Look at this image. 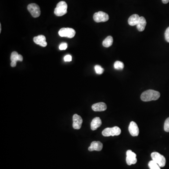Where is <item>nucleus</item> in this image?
Masks as SVG:
<instances>
[{
  "label": "nucleus",
  "mask_w": 169,
  "mask_h": 169,
  "mask_svg": "<svg viewBox=\"0 0 169 169\" xmlns=\"http://www.w3.org/2000/svg\"><path fill=\"white\" fill-rule=\"evenodd\" d=\"M160 97V93L154 90H148L144 92L140 96V99L143 101H149L158 100Z\"/></svg>",
  "instance_id": "1"
},
{
  "label": "nucleus",
  "mask_w": 169,
  "mask_h": 169,
  "mask_svg": "<svg viewBox=\"0 0 169 169\" xmlns=\"http://www.w3.org/2000/svg\"><path fill=\"white\" fill-rule=\"evenodd\" d=\"M67 4L64 1H60L57 5V7L54 10V13L58 17L63 16L67 12Z\"/></svg>",
  "instance_id": "2"
},
{
  "label": "nucleus",
  "mask_w": 169,
  "mask_h": 169,
  "mask_svg": "<svg viewBox=\"0 0 169 169\" xmlns=\"http://www.w3.org/2000/svg\"><path fill=\"white\" fill-rule=\"evenodd\" d=\"M121 131L119 127L118 126H114L112 128H105L102 132V135L105 137H109V136H118L121 134Z\"/></svg>",
  "instance_id": "3"
},
{
  "label": "nucleus",
  "mask_w": 169,
  "mask_h": 169,
  "mask_svg": "<svg viewBox=\"0 0 169 169\" xmlns=\"http://www.w3.org/2000/svg\"><path fill=\"white\" fill-rule=\"evenodd\" d=\"M151 157L152 160L158 164L160 167H165L166 164V159L164 156L157 152H154L152 153Z\"/></svg>",
  "instance_id": "4"
},
{
  "label": "nucleus",
  "mask_w": 169,
  "mask_h": 169,
  "mask_svg": "<svg viewBox=\"0 0 169 169\" xmlns=\"http://www.w3.org/2000/svg\"><path fill=\"white\" fill-rule=\"evenodd\" d=\"M58 34L61 37L72 38L76 35V31L71 28H62L59 30Z\"/></svg>",
  "instance_id": "5"
},
{
  "label": "nucleus",
  "mask_w": 169,
  "mask_h": 169,
  "mask_svg": "<svg viewBox=\"0 0 169 169\" xmlns=\"http://www.w3.org/2000/svg\"><path fill=\"white\" fill-rule=\"evenodd\" d=\"M93 18L96 22H105L109 20V16L108 14L104 12L99 11L98 12L95 13L94 14Z\"/></svg>",
  "instance_id": "6"
},
{
  "label": "nucleus",
  "mask_w": 169,
  "mask_h": 169,
  "mask_svg": "<svg viewBox=\"0 0 169 169\" xmlns=\"http://www.w3.org/2000/svg\"><path fill=\"white\" fill-rule=\"evenodd\" d=\"M27 10L34 18H38L40 15V8L37 4H29L27 6Z\"/></svg>",
  "instance_id": "7"
},
{
  "label": "nucleus",
  "mask_w": 169,
  "mask_h": 169,
  "mask_svg": "<svg viewBox=\"0 0 169 169\" xmlns=\"http://www.w3.org/2000/svg\"><path fill=\"white\" fill-rule=\"evenodd\" d=\"M136 157H137L136 154L133 152L131 150H127L126 152V158L127 164L128 165H135L137 161Z\"/></svg>",
  "instance_id": "8"
},
{
  "label": "nucleus",
  "mask_w": 169,
  "mask_h": 169,
  "mask_svg": "<svg viewBox=\"0 0 169 169\" xmlns=\"http://www.w3.org/2000/svg\"><path fill=\"white\" fill-rule=\"evenodd\" d=\"M73 125L72 126L74 129H80L83 122L82 118L78 114L74 115L73 116Z\"/></svg>",
  "instance_id": "9"
},
{
  "label": "nucleus",
  "mask_w": 169,
  "mask_h": 169,
  "mask_svg": "<svg viewBox=\"0 0 169 169\" xmlns=\"http://www.w3.org/2000/svg\"><path fill=\"white\" fill-rule=\"evenodd\" d=\"M129 132L132 136H138L139 134V129L138 128V126L135 122L132 121L129 125Z\"/></svg>",
  "instance_id": "10"
},
{
  "label": "nucleus",
  "mask_w": 169,
  "mask_h": 169,
  "mask_svg": "<svg viewBox=\"0 0 169 169\" xmlns=\"http://www.w3.org/2000/svg\"><path fill=\"white\" fill-rule=\"evenodd\" d=\"M34 41L35 43L39 45L41 47H45L47 45L46 37L43 35H40L38 36L34 37Z\"/></svg>",
  "instance_id": "11"
},
{
  "label": "nucleus",
  "mask_w": 169,
  "mask_h": 169,
  "mask_svg": "<svg viewBox=\"0 0 169 169\" xmlns=\"http://www.w3.org/2000/svg\"><path fill=\"white\" fill-rule=\"evenodd\" d=\"M103 144L100 141H93L91 143L90 147L88 148L89 151H100L102 150Z\"/></svg>",
  "instance_id": "12"
},
{
  "label": "nucleus",
  "mask_w": 169,
  "mask_h": 169,
  "mask_svg": "<svg viewBox=\"0 0 169 169\" xmlns=\"http://www.w3.org/2000/svg\"><path fill=\"white\" fill-rule=\"evenodd\" d=\"M92 109L95 111H104L107 109V105L104 102H98L93 105Z\"/></svg>",
  "instance_id": "13"
},
{
  "label": "nucleus",
  "mask_w": 169,
  "mask_h": 169,
  "mask_svg": "<svg viewBox=\"0 0 169 169\" xmlns=\"http://www.w3.org/2000/svg\"><path fill=\"white\" fill-rule=\"evenodd\" d=\"M101 119L99 117H96L93 118L91 123V129L92 130H96L101 125Z\"/></svg>",
  "instance_id": "14"
},
{
  "label": "nucleus",
  "mask_w": 169,
  "mask_h": 169,
  "mask_svg": "<svg viewBox=\"0 0 169 169\" xmlns=\"http://www.w3.org/2000/svg\"><path fill=\"white\" fill-rule=\"evenodd\" d=\"M140 17L137 14H134L132 15L128 19V22L131 26H137Z\"/></svg>",
  "instance_id": "15"
},
{
  "label": "nucleus",
  "mask_w": 169,
  "mask_h": 169,
  "mask_svg": "<svg viewBox=\"0 0 169 169\" xmlns=\"http://www.w3.org/2000/svg\"><path fill=\"white\" fill-rule=\"evenodd\" d=\"M147 22L146 20L143 17H140L139 21L137 25V28L140 32H143L144 30L146 27Z\"/></svg>",
  "instance_id": "16"
},
{
  "label": "nucleus",
  "mask_w": 169,
  "mask_h": 169,
  "mask_svg": "<svg viewBox=\"0 0 169 169\" xmlns=\"http://www.w3.org/2000/svg\"><path fill=\"white\" fill-rule=\"evenodd\" d=\"M113 39L111 36H108L102 42V45L105 48H109L112 45Z\"/></svg>",
  "instance_id": "17"
},
{
  "label": "nucleus",
  "mask_w": 169,
  "mask_h": 169,
  "mask_svg": "<svg viewBox=\"0 0 169 169\" xmlns=\"http://www.w3.org/2000/svg\"><path fill=\"white\" fill-rule=\"evenodd\" d=\"M114 66L115 69L117 70H122L124 67V65H123V62H122L117 61L115 62Z\"/></svg>",
  "instance_id": "18"
},
{
  "label": "nucleus",
  "mask_w": 169,
  "mask_h": 169,
  "mask_svg": "<svg viewBox=\"0 0 169 169\" xmlns=\"http://www.w3.org/2000/svg\"><path fill=\"white\" fill-rule=\"evenodd\" d=\"M148 166L150 169H160V167L159 165L153 160L150 161L148 162Z\"/></svg>",
  "instance_id": "19"
},
{
  "label": "nucleus",
  "mask_w": 169,
  "mask_h": 169,
  "mask_svg": "<svg viewBox=\"0 0 169 169\" xmlns=\"http://www.w3.org/2000/svg\"><path fill=\"white\" fill-rule=\"evenodd\" d=\"M19 54L18 53V52L16 51H14L11 54V57H10V60L11 62L15 61L18 62V57Z\"/></svg>",
  "instance_id": "20"
},
{
  "label": "nucleus",
  "mask_w": 169,
  "mask_h": 169,
  "mask_svg": "<svg viewBox=\"0 0 169 169\" xmlns=\"http://www.w3.org/2000/svg\"><path fill=\"white\" fill-rule=\"evenodd\" d=\"M95 71L97 74L101 75L104 72V69L99 65H96L95 67Z\"/></svg>",
  "instance_id": "21"
},
{
  "label": "nucleus",
  "mask_w": 169,
  "mask_h": 169,
  "mask_svg": "<svg viewBox=\"0 0 169 169\" xmlns=\"http://www.w3.org/2000/svg\"><path fill=\"white\" fill-rule=\"evenodd\" d=\"M164 130L166 132H169V118L166 119L164 125Z\"/></svg>",
  "instance_id": "22"
},
{
  "label": "nucleus",
  "mask_w": 169,
  "mask_h": 169,
  "mask_svg": "<svg viewBox=\"0 0 169 169\" xmlns=\"http://www.w3.org/2000/svg\"><path fill=\"white\" fill-rule=\"evenodd\" d=\"M68 47V45L66 43H62L59 46V49L60 50H65Z\"/></svg>",
  "instance_id": "23"
},
{
  "label": "nucleus",
  "mask_w": 169,
  "mask_h": 169,
  "mask_svg": "<svg viewBox=\"0 0 169 169\" xmlns=\"http://www.w3.org/2000/svg\"><path fill=\"white\" fill-rule=\"evenodd\" d=\"M165 39L166 41L169 42V27L167 28L165 32Z\"/></svg>",
  "instance_id": "24"
},
{
  "label": "nucleus",
  "mask_w": 169,
  "mask_h": 169,
  "mask_svg": "<svg viewBox=\"0 0 169 169\" xmlns=\"http://www.w3.org/2000/svg\"><path fill=\"white\" fill-rule=\"evenodd\" d=\"M64 60L65 62H71L72 61V57L71 55H68L65 56L64 57Z\"/></svg>",
  "instance_id": "25"
},
{
  "label": "nucleus",
  "mask_w": 169,
  "mask_h": 169,
  "mask_svg": "<svg viewBox=\"0 0 169 169\" xmlns=\"http://www.w3.org/2000/svg\"><path fill=\"white\" fill-rule=\"evenodd\" d=\"M10 65H11V67H15V66H16V65H17V62H11V63H10Z\"/></svg>",
  "instance_id": "26"
},
{
  "label": "nucleus",
  "mask_w": 169,
  "mask_h": 169,
  "mask_svg": "<svg viewBox=\"0 0 169 169\" xmlns=\"http://www.w3.org/2000/svg\"><path fill=\"white\" fill-rule=\"evenodd\" d=\"M23 57L21 55H18V61L22 62L23 61Z\"/></svg>",
  "instance_id": "27"
},
{
  "label": "nucleus",
  "mask_w": 169,
  "mask_h": 169,
  "mask_svg": "<svg viewBox=\"0 0 169 169\" xmlns=\"http://www.w3.org/2000/svg\"><path fill=\"white\" fill-rule=\"evenodd\" d=\"M162 2L163 4H167L169 2V0H162Z\"/></svg>",
  "instance_id": "28"
},
{
  "label": "nucleus",
  "mask_w": 169,
  "mask_h": 169,
  "mask_svg": "<svg viewBox=\"0 0 169 169\" xmlns=\"http://www.w3.org/2000/svg\"><path fill=\"white\" fill-rule=\"evenodd\" d=\"M1 24H0V33L1 32Z\"/></svg>",
  "instance_id": "29"
}]
</instances>
